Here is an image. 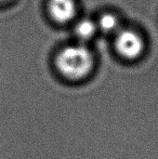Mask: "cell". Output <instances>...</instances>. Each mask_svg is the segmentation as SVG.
Returning a JSON list of instances; mask_svg holds the SVG:
<instances>
[{"mask_svg": "<svg viewBox=\"0 0 158 159\" xmlns=\"http://www.w3.org/2000/svg\"><path fill=\"white\" fill-rule=\"evenodd\" d=\"M94 56L84 44L64 48L56 57L55 64L60 74L70 80H81L93 70Z\"/></svg>", "mask_w": 158, "mask_h": 159, "instance_id": "cell-1", "label": "cell"}, {"mask_svg": "<svg viewBox=\"0 0 158 159\" xmlns=\"http://www.w3.org/2000/svg\"><path fill=\"white\" fill-rule=\"evenodd\" d=\"M115 46L119 55L128 60L138 59L144 50V41L142 35L129 29H121L115 34Z\"/></svg>", "mask_w": 158, "mask_h": 159, "instance_id": "cell-2", "label": "cell"}, {"mask_svg": "<svg viewBox=\"0 0 158 159\" xmlns=\"http://www.w3.org/2000/svg\"><path fill=\"white\" fill-rule=\"evenodd\" d=\"M97 26L98 30L107 34H116L122 29L118 17L111 12L103 13L98 20Z\"/></svg>", "mask_w": 158, "mask_h": 159, "instance_id": "cell-5", "label": "cell"}, {"mask_svg": "<svg viewBox=\"0 0 158 159\" xmlns=\"http://www.w3.org/2000/svg\"><path fill=\"white\" fill-rule=\"evenodd\" d=\"M9 0H0V4H4V3H7L8 2Z\"/></svg>", "mask_w": 158, "mask_h": 159, "instance_id": "cell-6", "label": "cell"}, {"mask_svg": "<svg viewBox=\"0 0 158 159\" xmlns=\"http://www.w3.org/2000/svg\"><path fill=\"white\" fill-rule=\"evenodd\" d=\"M47 8L51 19L60 24L72 21L77 14L76 0H47Z\"/></svg>", "mask_w": 158, "mask_h": 159, "instance_id": "cell-3", "label": "cell"}, {"mask_svg": "<svg viewBox=\"0 0 158 159\" xmlns=\"http://www.w3.org/2000/svg\"><path fill=\"white\" fill-rule=\"evenodd\" d=\"M97 31V23L90 19L80 20L74 28V34L80 42H87L90 40L94 37Z\"/></svg>", "mask_w": 158, "mask_h": 159, "instance_id": "cell-4", "label": "cell"}]
</instances>
